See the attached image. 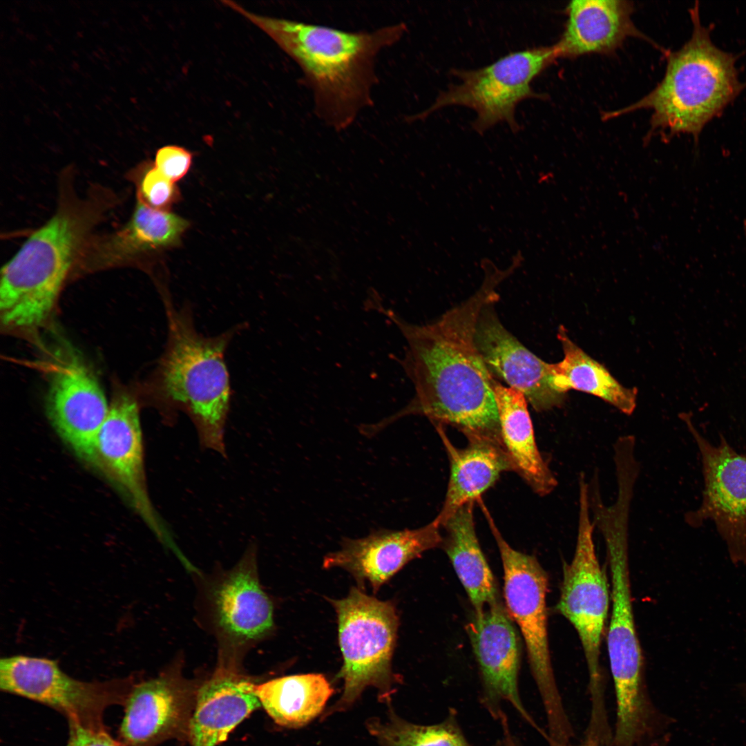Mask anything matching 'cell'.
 Wrapping results in <instances>:
<instances>
[{"mask_svg":"<svg viewBox=\"0 0 746 746\" xmlns=\"http://www.w3.org/2000/svg\"><path fill=\"white\" fill-rule=\"evenodd\" d=\"M492 388L502 443L513 470L536 494L549 495L556 488L558 481L538 449L525 396L496 379Z\"/></svg>","mask_w":746,"mask_h":746,"instance_id":"cb8c5ba5","label":"cell"},{"mask_svg":"<svg viewBox=\"0 0 746 746\" xmlns=\"http://www.w3.org/2000/svg\"><path fill=\"white\" fill-rule=\"evenodd\" d=\"M565 746H597V745H596L595 744H593L592 743H590V742H586L584 744L580 745H570L568 744V745H565Z\"/></svg>","mask_w":746,"mask_h":746,"instance_id":"d6a6232c","label":"cell"},{"mask_svg":"<svg viewBox=\"0 0 746 746\" xmlns=\"http://www.w3.org/2000/svg\"><path fill=\"white\" fill-rule=\"evenodd\" d=\"M256 683L233 661H223L199 685L191 718L190 746H219L260 707Z\"/></svg>","mask_w":746,"mask_h":746,"instance_id":"d6986e66","label":"cell"},{"mask_svg":"<svg viewBox=\"0 0 746 746\" xmlns=\"http://www.w3.org/2000/svg\"><path fill=\"white\" fill-rule=\"evenodd\" d=\"M95 468L120 490L155 535L169 537L150 501L146 488L139 405L126 393L116 394L97 435Z\"/></svg>","mask_w":746,"mask_h":746,"instance_id":"4fadbf2b","label":"cell"},{"mask_svg":"<svg viewBox=\"0 0 746 746\" xmlns=\"http://www.w3.org/2000/svg\"><path fill=\"white\" fill-rule=\"evenodd\" d=\"M495 303L483 307L475 332L476 347L488 370L521 392L536 411L561 407L566 394L552 386L553 363L539 358L505 328L495 310Z\"/></svg>","mask_w":746,"mask_h":746,"instance_id":"2e32d148","label":"cell"},{"mask_svg":"<svg viewBox=\"0 0 746 746\" xmlns=\"http://www.w3.org/2000/svg\"><path fill=\"white\" fill-rule=\"evenodd\" d=\"M556 59L553 45L513 52L477 69L454 68L451 73L459 82L449 85L428 108L408 120L425 119L444 107L460 106L475 112L472 126L479 134L500 123L517 132V105L527 99L547 97L535 92L532 83Z\"/></svg>","mask_w":746,"mask_h":746,"instance_id":"ba28073f","label":"cell"},{"mask_svg":"<svg viewBox=\"0 0 746 746\" xmlns=\"http://www.w3.org/2000/svg\"><path fill=\"white\" fill-rule=\"evenodd\" d=\"M137 678L131 676L86 682L64 673L57 661L16 655L0 660V689L46 705L67 720L93 729H106L104 713L111 705L124 706Z\"/></svg>","mask_w":746,"mask_h":746,"instance_id":"8fae6325","label":"cell"},{"mask_svg":"<svg viewBox=\"0 0 746 746\" xmlns=\"http://www.w3.org/2000/svg\"><path fill=\"white\" fill-rule=\"evenodd\" d=\"M633 5L623 0H575L567 5L564 31L553 45L557 58H575L590 53L607 54L628 37L654 44L637 29L631 15ZM656 45V44H654Z\"/></svg>","mask_w":746,"mask_h":746,"instance_id":"44dd1931","label":"cell"},{"mask_svg":"<svg viewBox=\"0 0 746 746\" xmlns=\"http://www.w3.org/2000/svg\"><path fill=\"white\" fill-rule=\"evenodd\" d=\"M198 687L177 669L136 680L124 705L117 740L123 746H157L171 739L188 740Z\"/></svg>","mask_w":746,"mask_h":746,"instance_id":"5bb4252c","label":"cell"},{"mask_svg":"<svg viewBox=\"0 0 746 746\" xmlns=\"http://www.w3.org/2000/svg\"><path fill=\"white\" fill-rule=\"evenodd\" d=\"M141 171L137 200L153 209L169 211L180 198L176 184L161 173L153 162L144 163Z\"/></svg>","mask_w":746,"mask_h":746,"instance_id":"f1b7e54d","label":"cell"},{"mask_svg":"<svg viewBox=\"0 0 746 746\" xmlns=\"http://www.w3.org/2000/svg\"><path fill=\"white\" fill-rule=\"evenodd\" d=\"M102 213L94 198L61 203L2 267L0 318L5 329L32 332L48 321Z\"/></svg>","mask_w":746,"mask_h":746,"instance_id":"3957f363","label":"cell"},{"mask_svg":"<svg viewBox=\"0 0 746 746\" xmlns=\"http://www.w3.org/2000/svg\"><path fill=\"white\" fill-rule=\"evenodd\" d=\"M579 513L576 544L569 564H564L556 609L577 631L588 667L590 689L596 711L602 702L600 655L610 603L609 586L594 544L595 526L588 499V481L578 476Z\"/></svg>","mask_w":746,"mask_h":746,"instance_id":"30bf717a","label":"cell"},{"mask_svg":"<svg viewBox=\"0 0 746 746\" xmlns=\"http://www.w3.org/2000/svg\"><path fill=\"white\" fill-rule=\"evenodd\" d=\"M68 738L66 746H123L106 729H93L68 720Z\"/></svg>","mask_w":746,"mask_h":746,"instance_id":"4dcf8cb0","label":"cell"},{"mask_svg":"<svg viewBox=\"0 0 746 746\" xmlns=\"http://www.w3.org/2000/svg\"><path fill=\"white\" fill-rule=\"evenodd\" d=\"M680 417L698 446L704 486L700 506L686 513L685 521L694 528L712 522L731 561L745 564L746 455L737 452L722 434L718 443H711L695 426L690 414Z\"/></svg>","mask_w":746,"mask_h":746,"instance_id":"7c38bea8","label":"cell"},{"mask_svg":"<svg viewBox=\"0 0 746 746\" xmlns=\"http://www.w3.org/2000/svg\"><path fill=\"white\" fill-rule=\"evenodd\" d=\"M441 528L435 518L415 529H379L362 538L345 537L339 550L325 556L323 567L345 569L358 586L368 583L375 593L409 562L441 546Z\"/></svg>","mask_w":746,"mask_h":746,"instance_id":"e0dca14e","label":"cell"},{"mask_svg":"<svg viewBox=\"0 0 746 746\" xmlns=\"http://www.w3.org/2000/svg\"><path fill=\"white\" fill-rule=\"evenodd\" d=\"M611 578L612 610L607 633V652L617 704L615 740L631 745L648 727V708L643 690V656L633 610L629 564V538L604 540Z\"/></svg>","mask_w":746,"mask_h":746,"instance_id":"9c48e42d","label":"cell"},{"mask_svg":"<svg viewBox=\"0 0 746 746\" xmlns=\"http://www.w3.org/2000/svg\"><path fill=\"white\" fill-rule=\"evenodd\" d=\"M222 3L262 30L296 63L312 94L316 115L338 131L350 127L372 105L376 58L407 30L400 22L373 30L347 31L257 15L233 1Z\"/></svg>","mask_w":746,"mask_h":746,"instance_id":"7a4b0ae2","label":"cell"},{"mask_svg":"<svg viewBox=\"0 0 746 746\" xmlns=\"http://www.w3.org/2000/svg\"><path fill=\"white\" fill-rule=\"evenodd\" d=\"M557 338L563 359L553 363L552 386L562 394L570 390L588 393L631 415L636 408L638 390L622 385L601 363L594 360L568 336L566 328H558Z\"/></svg>","mask_w":746,"mask_h":746,"instance_id":"4316f807","label":"cell"},{"mask_svg":"<svg viewBox=\"0 0 746 746\" xmlns=\"http://www.w3.org/2000/svg\"><path fill=\"white\" fill-rule=\"evenodd\" d=\"M164 300L169 337L148 394L165 416L179 410L187 414L203 446L224 455L231 396L224 353L234 331L204 336L187 309L176 310L168 297Z\"/></svg>","mask_w":746,"mask_h":746,"instance_id":"277c9868","label":"cell"},{"mask_svg":"<svg viewBox=\"0 0 746 746\" xmlns=\"http://www.w3.org/2000/svg\"><path fill=\"white\" fill-rule=\"evenodd\" d=\"M365 726L381 746H470L452 718L417 725L399 717L390 705L385 719L369 718Z\"/></svg>","mask_w":746,"mask_h":746,"instance_id":"83f0119b","label":"cell"},{"mask_svg":"<svg viewBox=\"0 0 746 746\" xmlns=\"http://www.w3.org/2000/svg\"><path fill=\"white\" fill-rule=\"evenodd\" d=\"M738 690H739L742 697L746 701V683H741V684L738 685Z\"/></svg>","mask_w":746,"mask_h":746,"instance_id":"1f68e13d","label":"cell"},{"mask_svg":"<svg viewBox=\"0 0 746 746\" xmlns=\"http://www.w3.org/2000/svg\"><path fill=\"white\" fill-rule=\"evenodd\" d=\"M743 229H744V233H745V238H746V220L744 221Z\"/></svg>","mask_w":746,"mask_h":746,"instance_id":"836d02e7","label":"cell"},{"mask_svg":"<svg viewBox=\"0 0 746 746\" xmlns=\"http://www.w3.org/2000/svg\"><path fill=\"white\" fill-rule=\"evenodd\" d=\"M479 503L498 546L504 571L506 609L524 640L532 674L546 710L550 736L567 738L572 729L555 682L551 660L546 594L548 576L537 558L512 548L484 505Z\"/></svg>","mask_w":746,"mask_h":746,"instance_id":"52a82bcc","label":"cell"},{"mask_svg":"<svg viewBox=\"0 0 746 746\" xmlns=\"http://www.w3.org/2000/svg\"><path fill=\"white\" fill-rule=\"evenodd\" d=\"M467 631L488 697L509 702L526 721L539 730L520 699L517 684L520 644L501 599L475 611Z\"/></svg>","mask_w":746,"mask_h":746,"instance_id":"ac0fdd59","label":"cell"},{"mask_svg":"<svg viewBox=\"0 0 746 746\" xmlns=\"http://www.w3.org/2000/svg\"><path fill=\"white\" fill-rule=\"evenodd\" d=\"M189 226L183 218L153 209L137 200L128 222L117 232L87 244L77 264L84 271L97 270L176 247Z\"/></svg>","mask_w":746,"mask_h":746,"instance_id":"ffe728a7","label":"cell"},{"mask_svg":"<svg viewBox=\"0 0 746 746\" xmlns=\"http://www.w3.org/2000/svg\"><path fill=\"white\" fill-rule=\"evenodd\" d=\"M52 370L46 396L49 420L73 452L95 468L96 441L110 405L97 380L75 357L63 358Z\"/></svg>","mask_w":746,"mask_h":746,"instance_id":"9a60e30c","label":"cell"},{"mask_svg":"<svg viewBox=\"0 0 746 746\" xmlns=\"http://www.w3.org/2000/svg\"><path fill=\"white\" fill-rule=\"evenodd\" d=\"M329 601L337 615L343 660L338 678L343 680V691L322 718L347 710L370 687L377 689L380 701L390 703L399 682L392 669L399 627L394 604L370 596L359 587H352L343 599Z\"/></svg>","mask_w":746,"mask_h":746,"instance_id":"8992f818","label":"cell"},{"mask_svg":"<svg viewBox=\"0 0 746 746\" xmlns=\"http://www.w3.org/2000/svg\"><path fill=\"white\" fill-rule=\"evenodd\" d=\"M249 553L216 588L213 609L222 632L233 641L258 640L273 628V606L262 589Z\"/></svg>","mask_w":746,"mask_h":746,"instance_id":"7402d4cb","label":"cell"},{"mask_svg":"<svg viewBox=\"0 0 746 746\" xmlns=\"http://www.w3.org/2000/svg\"><path fill=\"white\" fill-rule=\"evenodd\" d=\"M255 693L260 707L276 724L296 729L321 714L334 689L323 674L306 673L256 684Z\"/></svg>","mask_w":746,"mask_h":746,"instance_id":"484cf974","label":"cell"},{"mask_svg":"<svg viewBox=\"0 0 746 746\" xmlns=\"http://www.w3.org/2000/svg\"><path fill=\"white\" fill-rule=\"evenodd\" d=\"M484 279L468 299L425 325L408 323L390 309H379L399 328L407 343L401 365L413 383L414 396L402 410L374 424L363 426L372 437L397 419L421 415L434 425L458 428L467 438L502 443L497 408L488 370L475 342L483 307L499 299L497 287L515 272L481 260ZM503 444V443H502Z\"/></svg>","mask_w":746,"mask_h":746,"instance_id":"6da1fadb","label":"cell"},{"mask_svg":"<svg viewBox=\"0 0 746 746\" xmlns=\"http://www.w3.org/2000/svg\"><path fill=\"white\" fill-rule=\"evenodd\" d=\"M193 158V154L189 150L183 146L170 144L157 151L153 164L161 173L175 183L189 172Z\"/></svg>","mask_w":746,"mask_h":746,"instance_id":"f546056e","label":"cell"},{"mask_svg":"<svg viewBox=\"0 0 746 746\" xmlns=\"http://www.w3.org/2000/svg\"><path fill=\"white\" fill-rule=\"evenodd\" d=\"M475 501L460 507L442 526V547L475 611L501 599L497 583L479 545L473 517Z\"/></svg>","mask_w":746,"mask_h":746,"instance_id":"d4e9b609","label":"cell"},{"mask_svg":"<svg viewBox=\"0 0 746 746\" xmlns=\"http://www.w3.org/2000/svg\"><path fill=\"white\" fill-rule=\"evenodd\" d=\"M450 462V478L446 498L436 519L441 527L461 506L476 501L500 475L513 470L504 448L497 441L480 437L468 438L464 448L455 447L442 425H434Z\"/></svg>","mask_w":746,"mask_h":746,"instance_id":"603a6c76","label":"cell"},{"mask_svg":"<svg viewBox=\"0 0 746 746\" xmlns=\"http://www.w3.org/2000/svg\"><path fill=\"white\" fill-rule=\"evenodd\" d=\"M690 14L691 38L680 50L667 52L662 80L636 102L603 113V119L650 110L646 140L657 135L669 140L681 133L696 139L704 126L739 94L744 85L738 79L736 57L711 42L709 28L700 23L698 4Z\"/></svg>","mask_w":746,"mask_h":746,"instance_id":"5b68a950","label":"cell"}]
</instances>
